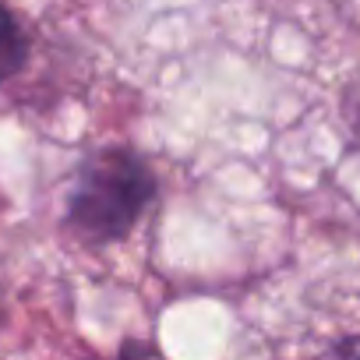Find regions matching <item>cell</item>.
I'll return each instance as SVG.
<instances>
[{
	"mask_svg": "<svg viewBox=\"0 0 360 360\" xmlns=\"http://www.w3.org/2000/svg\"><path fill=\"white\" fill-rule=\"evenodd\" d=\"M155 195V173L131 148L92 152L71 191L68 219L89 240H120Z\"/></svg>",
	"mask_w": 360,
	"mask_h": 360,
	"instance_id": "1",
	"label": "cell"
},
{
	"mask_svg": "<svg viewBox=\"0 0 360 360\" xmlns=\"http://www.w3.org/2000/svg\"><path fill=\"white\" fill-rule=\"evenodd\" d=\"M25 57H29V46L18 22L11 18L8 8H0V85L25 68Z\"/></svg>",
	"mask_w": 360,
	"mask_h": 360,
	"instance_id": "2",
	"label": "cell"
}]
</instances>
